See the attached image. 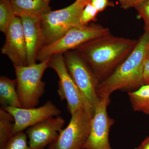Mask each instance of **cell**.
Here are the masks:
<instances>
[{"mask_svg":"<svg viewBox=\"0 0 149 149\" xmlns=\"http://www.w3.org/2000/svg\"><path fill=\"white\" fill-rule=\"evenodd\" d=\"M48 66L57 74L59 78L58 94L61 100L66 101L70 113L72 114L81 108L86 110L82 94L67 68L63 54L51 56Z\"/></svg>","mask_w":149,"mask_h":149,"instance_id":"obj_8","label":"cell"},{"mask_svg":"<svg viewBox=\"0 0 149 149\" xmlns=\"http://www.w3.org/2000/svg\"><path fill=\"white\" fill-rule=\"evenodd\" d=\"M17 16L10 0H0V30L5 33L11 22Z\"/></svg>","mask_w":149,"mask_h":149,"instance_id":"obj_18","label":"cell"},{"mask_svg":"<svg viewBox=\"0 0 149 149\" xmlns=\"http://www.w3.org/2000/svg\"><path fill=\"white\" fill-rule=\"evenodd\" d=\"M71 115L68 125L48 149H82L90 134L93 116L85 108Z\"/></svg>","mask_w":149,"mask_h":149,"instance_id":"obj_7","label":"cell"},{"mask_svg":"<svg viewBox=\"0 0 149 149\" xmlns=\"http://www.w3.org/2000/svg\"><path fill=\"white\" fill-rule=\"evenodd\" d=\"M5 35V42L1 49L2 54L6 56L13 65H28L27 45L19 17L14 19Z\"/></svg>","mask_w":149,"mask_h":149,"instance_id":"obj_11","label":"cell"},{"mask_svg":"<svg viewBox=\"0 0 149 149\" xmlns=\"http://www.w3.org/2000/svg\"><path fill=\"white\" fill-rule=\"evenodd\" d=\"M109 97L101 98L96 107L90 134L82 149H112L109 143V133L115 121L107 111L110 102Z\"/></svg>","mask_w":149,"mask_h":149,"instance_id":"obj_9","label":"cell"},{"mask_svg":"<svg viewBox=\"0 0 149 149\" xmlns=\"http://www.w3.org/2000/svg\"><path fill=\"white\" fill-rule=\"evenodd\" d=\"M2 108L13 116V136L47 118L59 116L61 114L60 110L50 101L39 107L23 108L8 106Z\"/></svg>","mask_w":149,"mask_h":149,"instance_id":"obj_10","label":"cell"},{"mask_svg":"<svg viewBox=\"0 0 149 149\" xmlns=\"http://www.w3.org/2000/svg\"><path fill=\"white\" fill-rule=\"evenodd\" d=\"M138 41L110 33L84 43L75 50L91 68L100 82L127 58Z\"/></svg>","mask_w":149,"mask_h":149,"instance_id":"obj_1","label":"cell"},{"mask_svg":"<svg viewBox=\"0 0 149 149\" xmlns=\"http://www.w3.org/2000/svg\"><path fill=\"white\" fill-rule=\"evenodd\" d=\"M65 121L59 116L49 118L27 128L28 143L33 149H44L56 141Z\"/></svg>","mask_w":149,"mask_h":149,"instance_id":"obj_12","label":"cell"},{"mask_svg":"<svg viewBox=\"0 0 149 149\" xmlns=\"http://www.w3.org/2000/svg\"><path fill=\"white\" fill-rule=\"evenodd\" d=\"M128 95L134 111L149 115V84L142 85L136 91L128 92Z\"/></svg>","mask_w":149,"mask_h":149,"instance_id":"obj_16","label":"cell"},{"mask_svg":"<svg viewBox=\"0 0 149 149\" xmlns=\"http://www.w3.org/2000/svg\"><path fill=\"white\" fill-rule=\"evenodd\" d=\"M27 45L28 65L36 63L37 54L44 46V38L41 24V17H20Z\"/></svg>","mask_w":149,"mask_h":149,"instance_id":"obj_13","label":"cell"},{"mask_svg":"<svg viewBox=\"0 0 149 149\" xmlns=\"http://www.w3.org/2000/svg\"><path fill=\"white\" fill-rule=\"evenodd\" d=\"M75 1L81 6L85 7L87 4L91 2V0H76Z\"/></svg>","mask_w":149,"mask_h":149,"instance_id":"obj_26","label":"cell"},{"mask_svg":"<svg viewBox=\"0 0 149 149\" xmlns=\"http://www.w3.org/2000/svg\"><path fill=\"white\" fill-rule=\"evenodd\" d=\"M136 149H149V135Z\"/></svg>","mask_w":149,"mask_h":149,"instance_id":"obj_25","label":"cell"},{"mask_svg":"<svg viewBox=\"0 0 149 149\" xmlns=\"http://www.w3.org/2000/svg\"><path fill=\"white\" fill-rule=\"evenodd\" d=\"M17 16H42L51 10V0H10Z\"/></svg>","mask_w":149,"mask_h":149,"instance_id":"obj_14","label":"cell"},{"mask_svg":"<svg viewBox=\"0 0 149 149\" xmlns=\"http://www.w3.org/2000/svg\"><path fill=\"white\" fill-rule=\"evenodd\" d=\"M148 58H149V49H148Z\"/></svg>","mask_w":149,"mask_h":149,"instance_id":"obj_27","label":"cell"},{"mask_svg":"<svg viewBox=\"0 0 149 149\" xmlns=\"http://www.w3.org/2000/svg\"><path fill=\"white\" fill-rule=\"evenodd\" d=\"M149 47V32L145 31L127 58L99 82L97 92L100 98L110 97L117 90L138 89L143 85V74Z\"/></svg>","mask_w":149,"mask_h":149,"instance_id":"obj_2","label":"cell"},{"mask_svg":"<svg viewBox=\"0 0 149 149\" xmlns=\"http://www.w3.org/2000/svg\"><path fill=\"white\" fill-rule=\"evenodd\" d=\"M84 8L75 1L66 8L51 10L41 16L44 46L60 39L72 28L83 25L80 22V18Z\"/></svg>","mask_w":149,"mask_h":149,"instance_id":"obj_5","label":"cell"},{"mask_svg":"<svg viewBox=\"0 0 149 149\" xmlns=\"http://www.w3.org/2000/svg\"><path fill=\"white\" fill-rule=\"evenodd\" d=\"M110 33L109 28L98 24L81 25L70 29L56 42L43 46L39 51L37 61H45L56 54L75 49L84 43Z\"/></svg>","mask_w":149,"mask_h":149,"instance_id":"obj_6","label":"cell"},{"mask_svg":"<svg viewBox=\"0 0 149 149\" xmlns=\"http://www.w3.org/2000/svg\"><path fill=\"white\" fill-rule=\"evenodd\" d=\"M27 139V134L23 131L17 133L0 149H33L29 146Z\"/></svg>","mask_w":149,"mask_h":149,"instance_id":"obj_19","label":"cell"},{"mask_svg":"<svg viewBox=\"0 0 149 149\" xmlns=\"http://www.w3.org/2000/svg\"><path fill=\"white\" fill-rule=\"evenodd\" d=\"M99 13L98 11L91 3L87 4L83 9L81 18L80 22L83 25L89 24V22L92 21H95L96 17Z\"/></svg>","mask_w":149,"mask_h":149,"instance_id":"obj_20","label":"cell"},{"mask_svg":"<svg viewBox=\"0 0 149 149\" xmlns=\"http://www.w3.org/2000/svg\"><path fill=\"white\" fill-rule=\"evenodd\" d=\"M14 119L13 116L3 109H0V149L13 136Z\"/></svg>","mask_w":149,"mask_h":149,"instance_id":"obj_17","label":"cell"},{"mask_svg":"<svg viewBox=\"0 0 149 149\" xmlns=\"http://www.w3.org/2000/svg\"><path fill=\"white\" fill-rule=\"evenodd\" d=\"M49 58L30 65H13L17 90L23 108L36 107L45 93V83L42 78L46 69L49 67Z\"/></svg>","mask_w":149,"mask_h":149,"instance_id":"obj_4","label":"cell"},{"mask_svg":"<svg viewBox=\"0 0 149 149\" xmlns=\"http://www.w3.org/2000/svg\"><path fill=\"white\" fill-rule=\"evenodd\" d=\"M146 0H118L120 7L123 9L127 10L135 8L137 5Z\"/></svg>","mask_w":149,"mask_h":149,"instance_id":"obj_23","label":"cell"},{"mask_svg":"<svg viewBox=\"0 0 149 149\" xmlns=\"http://www.w3.org/2000/svg\"><path fill=\"white\" fill-rule=\"evenodd\" d=\"M63 55L68 70L83 96L86 109L93 116L101 99L97 92L99 81L76 51H68Z\"/></svg>","mask_w":149,"mask_h":149,"instance_id":"obj_3","label":"cell"},{"mask_svg":"<svg viewBox=\"0 0 149 149\" xmlns=\"http://www.w3.org/2000/svg\"><path fill=\"white\" fill-rule=\"evenodd\" d=\"M139 15L143 19L145 31L149 32V0H146L135 7Z\"/></svg>","mask_w":149,"mask_h":149,"instance_id":"obj_21","label":"cell"},{"mask_svg":"<svg viewBox=\"0 0 149 149\" xmlns=\"http://www.w3.org/2000/svg\"><path fill=\"white\" fill-rule=\"evenodd\" d=\"M143 85L149 84V58L147 59L144 66L143 74Z\"/></svg>","mask_w":149,"mask_h":149,"instance_id":"obj_24","label":"cell"},{"mask_svg":"<svg viewBox=\"0 0 149 149\" xmlns=\"http://www.w3.org/2000/svg\"><path fill=\"white\" fill-rule=\"evenodd\" d=\"M91 3L99 13L103 11L107 7L114 6L113 3L109 0H91Z\"/></svg>","mask_w":149,"mask_h":149,"instance_id":"obj_22","label":"cell"},{"mask_svg":"<svg viewBox=\"0 0 149 149\" xmlns=\"http://www.w3.org/2000/svg\"><path fill=\"white\" fill-rule=\"evenodd\" d=\"M0 104L2 107L22 108L17 90L16 79L5 76L0 77Z\"/></svg>","mask_w":149,"mask_h":149,"instance_id":"obj_15","label":"cell"}]
</instances>
